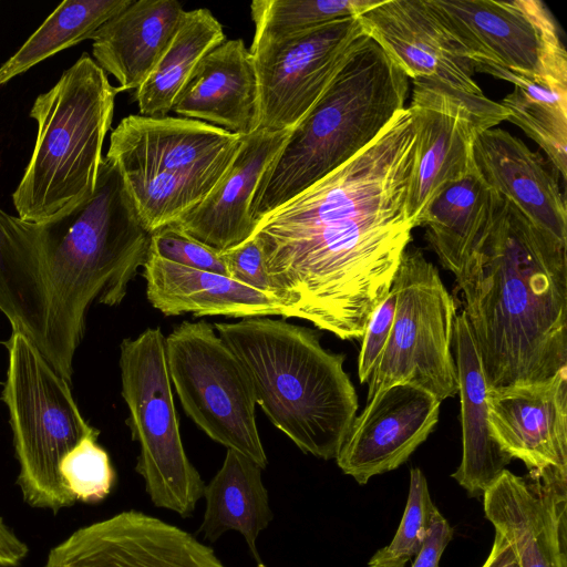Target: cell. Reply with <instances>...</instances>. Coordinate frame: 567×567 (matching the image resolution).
I'll return each instance as SVG.
<instances>
[{
  "instance_id": "1",
  "label": "cell",
  "mask_w": 567,
  "mask_h": 567,
  "mask_svg": "<svg viewBox=\"0 0 567 567\" xmlns=\"http://www.w3.org/2000/svg\"><path fill=\"white\" fill-rule=\"evenodd\" d=\"M414 148L405 107L360 153L257 224L251 237L286 318L362 339L411 241Z\"/></svg>"
},
{
  "instance_id": "2",
  "label": "cell",
  "mask_w": 567,
  "mask_h": 567,
  "mask_svg": "<svg viewBox=\"0 0 567 567\" xmlns=\"http://www.w3.org/2000/svg\"><path fill=\"white\" fill-rule=\"evenodd\" d=\"M151 235L109 159L92 193L47 220L0 208V310L70 384L91 303L123 301L148 258Z\"/></svg>"
},
{
  "instance_id": "3",
  "label": "cell",
  "mask_w": 567,
  "mask_h": 567,
  "mask_svg": "<svg viewBox=\"0 0 567 567\" xmlns=\"http://www.w3.org/2000/svg\"><path fill=\"white\" fill-rule=\"evenodd\" d=\"M566 246L502 197L466 259L456 284L488 389L567 367Z\"/></svg>"
},
{
  "instance_id": "4",
  "label": "cell",
  "mask_w": 567,
  "mask_h": 567,
  "mask_svg": "<svg viewBox=\"0 0 567 567\" xmlns=\"http://www.w3.org/2000/svg\"><path fill=\"white\" fill-rule=\"evenodd\" d=\"M214 328L241 363L270 422L303 453L336 458L358 411L346 355L324 349L312 329L270 317Z\"/></svg>"
},
{
  "instance_id": "5",
  "label": "cell",
  "mask_w": 567,
  "mask_h": 567,
  "mask_svg": "<svg viewBox=\"0 0 567 567\" xmlns=\"http://www.w3.org/2000/svg\"><path fill=\"white\" fill-rule=\"evenodd\" d=\"M408 94L406 74L367 35L262 175L255 221L365 148L405 109Z\"/></svg>"
},
{
  "instance_id": "6",
  "label": "cell",
  "mask_w": 567,
  "mask_h": 567,
  "mask_svg": "<svg viewBox=\"0 0 567 567\" xmlns=\"http://www.w3.org/2000/svg\"><path fill=\"white\" fill-rule=\"evenodd\" d=\"M117 93L107 74L83 52L48 92L37 96L30 111L37 140L12 193L19 218L41 223L94 190Z\"/></svg>"
},
{
  "instance_id": "7",
  "label": "cell",
  "mask_w": 567,
  "mask_h": 567,
  "mask_svg": "<svg viewBox=\"0 0 567 567\" xmlns=\"http://www.w3.org/2000/svg\"><path fill=\"white\" fill-rule=\"evenodd\" d=\"M9 352L1 400L7 405L24 502L56 514L76 502L60 464L84 437L100 433L82 416L70 383L21 333L4 343Z\"/></svg>"
},
{
  "instance_id": "8",
  "label": "cell",
  "mask_w": 567,
  "mask_h": 567,
  "mask_svg": "<svg viewBox=\"0 0 567 567\" xmlns=\"http://www.w3.org/2000/svg\"><path fill=\"white\" fill-rule=\"evenodd\" d=\"M120 370L126 424L140 445L135 470L145 491L156 507L190 517L205 483L183 445L159 328L122 341Z\"/></svg>"
},
{
  "instance_id": "9",
  "label": "cell",
  "mask_w": 567,
  "mask_h": 567,
  "mask_svg": "<svg viewBox=\"0 0 567 567\" xmlns=\"http://www.w3.org/2000/svg\"><path fill=\"white\" fill-rule=\"evenodd\" d=\"M392 288L394 320L368 381L367 402L400 383L420 386L441 402L454 396L458 382L452 346L457 312L437 268L420 249L408 247Z\"/></svg>"
},
{
  "instance_id": "10",
  "label": "cell",
  "mask_w": 567,
  "mask_h": 567,
  "mask_svg": "<svg viewBox=\"0 0 567 567\" xmlns=\"http://www.w3.org/2000/svg\"><path fill=\"white\" fill-rule=\"evenodd\" d=\"M167 369L185 413L213 441L268 464L256 401L241 363L206 321H184L165 337Z\"/></svg>"
},
{
  "instance_id": "11",
  "label": "cell",
  "mask_w": 567,
  "mask_h": 567,
  "mask_svg": "<svg viewBox=\"0 0 567 567\" xmlns=\"http://www.w3.org/2000/svg\"><path fill=\"white\" fill-rule=\"evenodd\" d=\"M474 71L511 82L567 78L557 23L538 0H427Z\"/></svg>"
},
{
  "instance_id": "12",
  "label": "cell",
  "mask_w": 567,
  "mask_h": 567,
  "mask_svg": "<svg viewBox=\"0 0 567 567\" xmlns=\"http://www.w3.org/2000/svg\"><path fill=\"white\" fill-rule=\"evenodd\" d=\"M408 107L415 148L406 208L415 227L431 203L451 184L477 171V136L507 118V111L482 94L456 90L433 79H414Z\"/></svg>"
},
{
  "instance_id": "13",
  "label": "cell",
  "mask_w": 567,
  "mask_h": 567,
  "mask_svg": "<svg viewBox=\"0 0 567 567\" xmlns=\"http://www.w3.org/2000/svg\"><path fill=\"white\" fill-rule=\"evenodd\" d=\"M357 17L250 45L259 89V128L293 130L367 37Z\"/></svg>"
},
{
  "instance_id": "14",
  "label": "cell",
  "mask_w": 567,
  "mask_h": 567,
  "mask_svg": "<svg viewBox=\"0 0 567 567\" xmlns=\"http://www.w3.org/2000/svg\"><path fill=\"white\" fill-rule=\"evenodd\" d=\"M243 137L197 120L132 114L112 131L105 157L122 173L179 181L210 193L233 163Z\"/></svg>"
},
{
  "instance_id": "15",
  "label": "cell",
  "mask_w": 567,
  "mask_h": 567,
  "mask_svg": "<svg viewBox=\"0 0 567 567\" xmlns=\"http://www.w3.org/2000/svg\"><path fill=\"white\" fill-rule=\"evenodd\" d=\"M43 567H226L186 530L138 511H125L73 532Z\"/></svg>"
},
{
  "instance_id": "16",
  "label": "cell",
  "mask_w": 567,
  "mask_h": 567,
  "mask_svg": "<svg viewBox=\"0 0 567 567\" xmlns=\"http://www.w3.org/2000/svg\"><path fill=\"white\" fill-rule=\"evenodd\" d=\"M486 518L519 567H567V474L504 470L483 494Z\"/></svg>"
},
{
  "instance_id": "17",
  "label": "cell",
  "mask_w": 567,
  "mask_h": 567,
  "mask_svg": "<svg viewBox=\"0 0 567 567\" xmlns=\"http://www.w3.org/2000/svg\"><path fill=\"white\" fill-rule=\"evenodd\" d=\"M441 403L408 383L380 391L354 417L336 456L338 466L362 485L398 468L434 431Z\"/></svg>"
},
{
  "instance_id": "18",
  "label": "cell",
  "mask_w": 567,
  "mask_h": 567,
  "mask_svg": "<svg viewBox=\"0 0 567 567\" xmlns=\"http://www.w3.org/2000/svg\"><path fill=\"white\" fill-rule=\"evenodd\" d=\"M491 434L529 473L567 474V367L550 378L488 389Z\"/></svg>"
},
{
  "instance_id": "19",
  "label": "cell",
  "mask_w": 567,
  "mask_h": 567,
  "mask_svg": "<svg viewBox=\"0 0 567 567\" xmlns=\"http://www.w3.org/2000/svg\"><path fill=\"white\" fill-rule=\"evenodd\" d=\"M357 18L409 79H433L466 93H483L472 63L427 0H380Z\"/></svg>"
},
{
  "instance_id": "20",
  "label": "cell",
  "mask_w": 567,
  "mask_h": 567,
  "mask_svg": "<svg viewBox=\"0 0 567 567\" xmlns=\"http://www.w3.org/2000/svg\"><path fill=\"white\" fill-rule=\"evenodd\" d=\"M291 131L258 130L244 136L223 178L173 225L218 252L249 239L257 227L251 214L254 195Z\"/></svg>"
},
{
  "instance_id": "21",
  "label": "cell",
  "mask_w": 567,
  "mask_h": 567,
  "mask_svg": "<svg viewBox=\"0 0 567 567\" xmlns=\"http://www.w3.org/2000/svg\"><path fill=\"white\" fill-rule=\"evenodd\" d=\"M173 112L246 136L259 128V89L249 49L225 40L198 63Z\"/></svg>"
},
{
  "instance_id": "22",
  "label": "cell",
  "mask_w": 567,
  "mask_h": 567,
  "mask_svg": "<svg viewBox=\"0 0 567 567\" xmlns=\"http://www.w3.org/2000/svg\"><path fill=\"white\" fill-rule=\"evenodd\" d=\"M475 164L484 181L533 223L567 244L564 194L547 162L509 132L492 127L474 146Z\"/></svg>"
},
{
  "instance_id": "23",
  "label": "cell",
  "mask_w": 567,
  "mask_h": 567,
  "mask_svg": "<svg viewBox=\"0 0 567 567\" xmlns=\"http://www.w3.org/2000/svg\"><path fill=\"white\" fill-rule=\"evenodd\" d=\"M148 302L165 316H225L258 318L279 316L284 306L228 276L182 266L150 252L142 272Z\"/></svg>"
},
{
  "instance_id": "24",
  "label": "cell",
  "mask_w": 567,
  "mask_h": 567,
  "mask_svg": "<svg viewBox=\"0 0 567 567\" xmlns=\"http://www.w3.org/2000/svg\"><path fill=\"white\" fill-rule=\"evenodd\" d=\"M185 10L176 0H132L92 35L97 65L118 82L117 90H137L158 63Z\"/></svg>"
},
{
  "instance_id": "25",
  "label": "cell",
  "mask_w": 567,
  "mask_h": 567,
  "mask_svg": "<svg viewBox=\"0 0 567 567\" xmlns=\"http://www.w3.org/2000/svg\"><path fill=\"white\" fill-rule=\"evenodd\" d=\"M453 344L461 401L463 453L452 477L470 496H483L512 457L491 434L486 381L481 354L464 310L457 313Z\"/></svg>"
},
{
  "instance_id": "26",
  "label": "cell",
  "mask_w": 567,
  "mask_h": 567,
  "mask_svg": "<svg viewBox=\"0 0 567 567\" xmlns=\"http://www.w3.org/2000/svg\"><path fill=\"white\" fill-rule=\"evenodd\" d=\"M501 198L475 171L447 186L427 208L421 226L426 227L429 244L455 279L488 233Z\"/></svg>"
},
{
  "instance_id": "27",
  "label": "cell",
  "mask_w": 567,
  "mask_h": 567,
  "mask_svg": "<svg viewBox=\"0 0 567 567\" xmlns=\"http://www.w3.org/2000/svg\"><path fill=\"white\" fill-rule=\"evenodd\" d=\"M261 471L250 458L227 450L221 467L205 485L206 506L199 532L209 542H216L229 530L240 533L257 566L266 567L256 540L274 514Z\"/></svg>"
},
{
  "instance_id": "28",
  "label": "cell",
  "mask_w": 567,
  "mask_h": 567,
  "mask_svg": "<svg viewBox=\"0 0 567 567\" xmlns=\"http://www.w3.org/2000/svg\"><path fill=\"white\" fill-rule=\"evenodd\" d=\"M225 40L223 25L210 10H185L158 63L135 91L140 115L166 116L200 60Z\"/></svg>"
},
{
  "instance_id": "29",
  "label": "cell",
  "mask_w": 567,
  "mask_h": 567,
  "mask_svg": "<svg viewBox=\"0 0 567 567\" xmlns=\"http://www.w3.org/2000/svg\"><path fill=\"white\" fill-rule=\"evenodd\" d=\"M507 118L545 152L565 181L567 176V78L523 80L499 103Z\"/></svg>"
},
{
  "instance_id": "30",
  "label": "cell",
  "mask_w": 567,
  "mask_h": 567,
  "mask_svg": "<svg viewBox=\"0 0 567 567\" xmlns=\"http://www.w3.org/2000/svg\"><path fill=\"white\" fill-rule=\"evenodd\" d=\"M132 0H64L0 66V86L86 39Z\"/></svg>"
},
{
  "instance_id": "31",
  "label": "cell",
  "mask_w": 567,
  "mask_h": 567,
  "mask_svg": "<svg viewBox=\"0 0 567 567\" xmlns=\"http://www.w3.org/2000/svg\"><path fill=\"white\" fill-rule=\"evenodd\" d=\"M380 0H255L251 45L286 38L337 19L357 17Z\"/></svg>"
},
{
  "instance_id": "32",
  "label": "cell",
  "mask_w": 567,
  "mask_h": 567,
  "mask_svg": "<svg viewBox=\"0 0 567 567\" xmlns=\"http://www.w3.org/2000/svg\"><path fill=\"white\" fill-rule=\"evenodd\" d=\"M435 508L425 475L417 467L411 468L408 501L399 528L392 542L370 558L369 567H404L419 553Z\"/></svg>"
},
{
  "instance_id": "33",
  "label": "cell",
  "mask_w": 567,
  "mask_h": 567,
  "mask_svg": "<svg viewBox=\"0 0 567 567\" xmlns=\"http://www.w3.org/2000/svg\"><path fill=\"white\" fill-rule=\"evenodd\" d=\"M100 433L84 437L60 464L61 477L75 501H103L115 483V471L107 452L97 444Z\"/></svg>"
},
{
  "instance_id": "34",
  "label": "cell",
  "mask_w": 567,
  "mask_h": 567,
  "mask_svg": "<svg viewBox=\"0 0 567 567\" xmlns=\"http://www.w3.org/2000/svg\"><path fill=\"white\" fill-rule=\"evenodd\" d=\"M150 252L182 266L228 276L217 250L198 241L173 224L152 233Z\"/></svg>"
},
{
  "instance_id": "35",
  "label": "cell",
  "mask_w": 567,
  "mask_h": 567,
  "mask_svg": "<svg viewBox=\"0 0 567 567\" xmlns=\"http://www.w3.org/2000/svg\"><path fill=\"white\" fill-rule=\"evenodd\" d=\"M396 307V295L391 289L382 302L373 311L364 334L358 360V375L361 383L369 381L370 375L382 353L393 324Z\"/></svg>"
},
{
  "instance_id": "36",
  "label": "cell",
  "mask_w": 567,
  "mask_h": 567,
  "mask_svg": "<svg viewBox=\"0 0 567 567\" xmlns=\"http://www.w3.org/2000/svg\"><path fill=\"white\" fill-rule=\"evenodd\" d=\"M219 255L231 279L274 296L261 248L254 237Z\"/></svg>"
},
{
  "instance_id": "37",
  "label": "cell",
  "mask_w": 567,
  "mask_h": 567,
  "mask_svg": "<svg viewBox=\"0 0 567 567\" xmlns=\"http://www.w3.org/2000/svg\"><path fill=\"white\" fill-rule=\"evenodd\" d=\"M453 536V529L437 508L434 509L427 535L411 567H439L443 551Z\"/></svg>"
},
{
  "instance_id": "38",
  "label": "cell",
  "mask_w": 567,
  "mask_h": 567,
  "mask_svg": "<svg viewBox=\"0 0 567 567\" xmlns=\"http://www.w3.org/2000/svg\"><path fill=\"white\" fill-rule=\"evenodd\" d=\"M29 547L6 525L0 516V567H18Z\"/></svg>"
},
{
  "instance_id": "39",
  "label": "cell",
  "mask_w": 567,
  "mask_h": 567,
  "mask_svg": "<svg viewBox=\"0 0 567 567\" xmlns=\"http://www.w3.org/2000/svg\"><path fill=\"white\" fill-rule=\"evenodd\" d=\"M482 567H519L512 547L498 532H495L491 553Z\"/></svg>"
}]
</instances>
